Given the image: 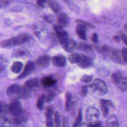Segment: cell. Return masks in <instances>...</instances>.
Listing matches in <instances>:
<instances>
[{
	"label": "cell",
	"mask_w": 127,
	"mask_h": 127,
	"mask_svg": "<svg viewBox=\"0 0 127 127\" xmlns=\"http://www.w3.org/2000/svg\"><path fill=\"white\" fill-rule=\"evenodd\" d=\"M42 18L46 22L49 23H53L54 21V16L52 14H45L42 15Z\"/></svg>",
	"instance_id": "f546056e"
},
{
	"label": "cell",
	"mask_w": 127,
	"mask_h": 127,
	"mask_svg": "<svg viewBox=\"0 0 127 127\" xmlns=\"http://www.w3.org/2000/svg\"><path fill=\"white\" fill-rule=\"evenodd\" d=\"M6 20L7 21V23H5L7 25V26H10V24H11V21H10V20H9V19H6Z\"/></svg>",
	"instance_id": "f6af8a7d"
},
{
	"label": "cell",
	"mask_w": 127,
	"mask_h": 127,
	"mask_svg": "<svg viewBox=\"0 0 127 127\" xmlns=\"http://www.w3.org/2000/svg\"><path fill=\"white\" fill-rule=\"evenodd\" d=\"M76 23L77 24L81 25L86 28H94V25L89 22H88L85 21H83L82 20H76Z\"/></svg>",
	"instance_id": "4316f807"
},
{
	"label": "cell",
	"mask_w": 127,
	"mask_h": 127,
	"mask_svg": "<svg viewBox=\"0 0 127 127\" xmlns=\"http://www.w3.org/2000/svg\"><path fill=\"white\" fill-rule=\"evenodd\" d=\"M112 58H113V59L116 60L117 62L124 61L122 56L121 52H120L118 50L114 49L112 51Z\"/></svg>",
	"instance_id": "d4e9b609"
},
{
	"label": "cell",
	"mask_w": 127,
	"mask_h": 127,
	"mask_svg": "<svg viewBox=\"0 0 127 127\" xmlns=\"http://www.w3.org/2000/svg\"><path fill=\"white\" fill-rule=\"evenodd\" d=\"M50 63V58L47 55H41L39 56L36 60V64L43 67L45 68L48 66Z\"/></svg>",
	"instance_id": "9c48e42d"
},
{
	"label": "cell",
	"mask_w": 127,
	"mask_h": 127,
	"mask_svg": "<svg viewBox=\"0 0 127 127\" xmlns=\"http://www.w3.org/2000/svg\"></svg>",
	"instance_id": "7dc6e473"
},
{
	"label": "cell",
	"mask_w": 127,
	"mask_h": 127,
	"mask_svg": "<svg viewBox=\"0 0 127 127\" xmlns=\"http://www.w3.org/2000/svg\"><path fill=\"white\" fill-rule=\"evenodd\" d=\"M86 28L85 27L77 24L75 28V32L78 37L83 40H86Z\"/></svg>",
	"instance_id": "4fadbf2b"
},
{
	"label": "cell",
	"mask_w": 127,
	"mask_h": 127,
	"mask_svg": "<svg viewBox=\"0 0 127 127\" xmlns=\"http://www.w3.org/2000/svg\"><path fill=\"white\" fill-rule=\"evenodd\" d=\"M98 50L99 52H100L102 54H109L111 51L110 47L107 45H102L99 49Z\"/></svg>",
	"instance_id": "4dcf8cb0"
},
{
	"label": "cell",
	"mask_w": 127,
	"mask_h": 127,
	"mask_svg": "<svg viewBox=\"0 0 127 127\" xmlns=\"http://www.w3.org/2000/svg\"><path fill=\"white\" fill-rule=\"evenodd\" d=\"M65 110L66 111H69L71 108L72 105V95L70 93L67 92L65 94Z\"/></svg>",
	"instance_id": "44dd1931"
},
{
	"label": "cell",
	"mask_w": 127,
	"mask_h": 127,
	"mask_svg": "<svg viewBox=\"0 0 127 127\" xmlns=\"http://www.w3.org/2000/svg\"><path fill=\"white\" fill-rule=\"evenodd\" d=\"M91 86L93 89L97 90L100 93L102 94H105L108 92L107 87L105 82L101 79H96Z\"/></svg>",
	"instance_id": "8992f818"
},
{
	"label": "cell",
	"mask_w": 127,
	"mask_h": 127,
	"mask_svg": "<svg viewBox=\"0 0 127 127\" xmlns=\"http://www.w3.org/2000/svg\"><path fill=\"white\" fill-rule=\"evenodd\" d=\"M48 6H49L54 12H58L61 10L60 4L57 1L53 0H48Z\"/></svg>",
	"instance_id": "d6986e66"
},
{
	"label": "cell",
	"mask_w": 127,
	"mask_h": 127,
	"mask_svg": "<svg viewBox=\"0 0 127 127\" xmlns=\"http://www.w3.org/2000/svg\"><path fill=\"white\" fill-rule=\"evenodd\" d=\"M64 2H65V3H67L68 1H69V0H63Z\"/></svg>",
	"instance_id": "bcb514c9"
},
{
	"label": "cell",
	"mask_w": 127,
	"mask_h": 127,
	"mask_svg": "<svg viewBox=\"0 0 127 127\" xmlns=\"http://www.w3.org/2000/svg\"><path fill=\"white\" fill-rule=\"evenodd\" d=\"M87 92H88V87H87V86L86 85H84V86H83L81 89H80V95L82 96V97H84L85 96L87 93Z\"/></svg>",
	"instance_id": "74e56055"
},
{
	"label": "cell",
	"mask_w": 127,
	"mask_h": 127,
	"mask_svg": "<svg viewBox=\"0 0 127 127\" xmlns=\"http://www.w3.org/2000/svg\"><path fill=\"white\" fill-rule=\"evenodd\" d=\"M121 52L123 61L127 63V48H123Z\"/></svg>",
	"instance_id": "d590c367"
},
{
	"label": "cell",
	"mask_w": 127,
	"mask_h": 127,
	"mask_svg": "<svg viewBox=\"0 0 127 127\" xmlns=\"http://www.w3.org/2000/svg\"><path fill=\"white\" fill-rule=\"evenodd\" d=\"M42 82L44 86H50L54 85L57 82V81L52 77H46L43 78Z\"/></svg>",
	"instance_id": "7402d4cb"
},
{
	"label": "cell",
	"mask_w": 127,
	"mask_h": 127,
	"mask_svg": "<svg viewBox=\"0 0 127 127\" xmlns=\"http://www.w3.org/2000/svg\"><path fill=\"white\" fill-rule=\"evenodd\" d=\"M8 112V105L3 101H0V117L5 116Z\"/></svg>",
	"instance_id": "603a6c76"
},
{
	"label": "cell",
	"mask_w": 127,
	"mask_h": 127,
	"mask_svg": "<svg viewBox=\"0 0 127 127\" xmlns=\"http://www.w3.org/2000/svg\"><path fill=\"white\" fill-rule=\"evenodd\" d=\"M81 55L76 53H72L68 56V60L71 64H77L81 59Z\"/></svg>",
	"instance_id": "ac0fdd59"
},
{
	"label": "cell",
	"mask_w": 127,
	"mask_h": 127,
	"mask_svg": "<svg viewBox=\"0 0 127 127\" xmlns=\"http://www.w3.org/2000/svg\"><path fill=\"white\" fill-rule=\"evenodd\" d=\"M100 103L102 105H105L106 106H110V107H113V103L111 101L109 100L106 99H100Z\"/></svg>",
	"instance_id": "836d02e7"
},
{
	"label": "cell",
	"mask_w": 127,
	"mask_h": 127,
	"mask_svg": "<svg viewBox=\"0 0 127 127\" xmlns=\"http://www.w3.org/2000/svg\"><path fill=\"white\" fill-rule=\"evenodd\" d=\"M8 112L14 116L20 115L22 113V106L21 103L18 99H12L8 105Z\"/></svg>",
	"instance_id": "7a4b0ae2"
},
{
	"label": "cell",
	"mask_w": 127,
	"mask_h": 127,
	"mask_svg": "<svg viewBox=\"0 0 127 127\" xmlns=\"http://www.w3.org/2000/svg\"><path fill=\"white\" fill-rule=\"evenodd\" d=\"M102 123L100 122H96L94 123H90L87 127H101Z\"/></svg>",
	"instance_id": "60d3db41"
},
{
	"label": "cell",
	"mask_w": 127,
	"mask_h": 127,
	"mask_svg": "<svg viewBox=\"0 0 127 127\" xmlns=\"http://www.w3.org/2000/svg\"><path fill=\"white\" fill-rule=\"evenodd\" d=\"M78 66L81 68H87L93 65L92 59L84 54H81V59L77 63Z\"/></svg>",
	"instance_id": "52a82bcc"
},
{
	"label": "cell",
	"mask_w": 127,
	"mask_h": 127,
	"mask_svg": "<svg viewBox=\"0 0 127 127\" xmlns=\"http://www.w3.org/2000/svg\"><path fill=\"white\" fill-rule=\"evenodd\" d=\"M63 125L64 127H67L68 122H67V119L66 117H64L63 119Z\"/></svg>",
	"instance_id": "7bdbcfd3"
},
{
	"label": "cell",
	"mask_w": 127,
	"mask_h": 127,
	"mask_svg": "<svg viewBox=\"0 0 127 127\" xmlns=\"http://www.w3.org/2000/svg\"><path fill=\"white\" fill-rule=\"evenodd\" d=\"M101 109L102 111V114L104 117H106L109 113V109L105 105H101Z\"/></svg>",
	"instance_id": "8d00e7d4"
},
{
	"label": "cell",
	"mask_w": 127,
	"mask_h": 127,
	"mask_svg": "<svg viewBox=\"0 0 127 127\" xmlns=\"http://www.w3.org/2000/svg\"><path fill=\"white\" fill-rule=\"evenodd\" d=\"M81 121H82V111H81V110L80 109L78 111V114L76 116V118L75 119V121L73 124V127H77L80 123Z\"/></svg>",
	"instance_id": "83f0119b"
},
{
	"label": "cell",
	"mask_w": 127,
	"mask_h": 127,
	"mask_svg": "<svg viewBox=\"0 0 127 127\" xmlns=\"http://www.w3.org/2000/svg\"><path fill=\"white\" fill-rule=\"evenodd\" d=\"M58 24L62 27L67 26L69 23V20L67 15L64 12H60L57 15Z\"/></svg>",
	"instance_id": "30bf717a"
},
{
	"label": "cell",
	"mask_w": 127,
	"mask_h": 127,
	"mask_svg": "<svg viewBox=\"0 0 127 127\" xmlns=\"http://www.w3.org/2000/svg\"><path fill=\"white\" fill-rule=\"evenodd\" d=\"M77 46L76 42L72 39L69 38L67 42L63 46L64 49L67 52H72Z\"/></svg>",
	"instance_id": "9a60e30c"
},
{
	"label": "cell",
	"mask_w": 127,
	"mask_h": 127,
	"mask_svg": "<svg viewBox=\"0 0 127 127\" xmlns=\"http://www.w3.org/2000/svg\"><path fill=\"white\" fill-rule=\"evenodd\" d=\"M54 114V109L52 107L49 106L47 107L46 113V127H54V123L52 119V116Z\"/></svg>",
	"instance_id": "ba28073f"
},
{
	"label": "cell",
	"mask_w": 127,
	"mask_h": 127,
	"mask_svg": "<svg viewBox=\"0 0 127 127\" xmlns=\"http://www.w3.org/2000/svg\"><path fill=\"white\" fill-rule=\"evenodd\" d=\"M92 76L89 75H84L81 78V80L84 82H89L92 80Z\"/></svg>",
	"instance_id": "e575fe53"
},
{
	"label": "cell",
	"mask_w": 127,
	"mask_h": 127,
	"mask_svg": "<svg viewBox=\"0 0 127 127\" xmlns=\"http://www.w3.org/2000/svg\"><path fill=\"white\" fill-rule=\"evenodd\" d=\"M99 117V111L94 107H88L86 111L85 117L86 120L90 123L97 122Z\"/></svg>",
	"instance_id": "277c9868"
},
{
	"label": "cell",
	"mask_w": 127,
	"mask_h": 127,
	"mask_svg": "<svg viewBox=\"0 0 127 127\" xmlns=\"http://www.w3.org/2000/svg\"><path fill=\"white\" fill-rule=\"evenodd\" d=\"M120 37L118 36H117V35H115L113 37V39L115 41L117 42H119L120 41Z\"/></svg>",
	"instance_id": "ee69618b"
},
{
	"label": "cell",
	"mask_w": 127,
	"mask_h": 127,
	"mask_svg": "<svg viewBox=\"0 0 127 127\" xmlns=\"http://www.w3.org/2000/svg\"><path fill=\"white\" fill-rule=\"evenodd\" d=\"M107 127H119V124L117 117L115 115H111L106 122Z\"/></svg>",
	"instance_id": "2e32d148"
},
{
	"label": "cell",
	"mask_w": 127,
	"mask_h": 127,
	"mask_svg": "<svg viewBox=\"0 0 127 127\" xmlns=\"http://www.w3.org/2000/svg\"><path fill=\"white\" fill-rule=\"evenodd\" d=\"M114 83L121 90H127V77H125L121 75Z\"/></svg>",
	"instance_id": "7c38bea8"
},
{
	"label": "cell",
	"mask_w": 127,
	"mask_h": 127,
	"mask_svg": "<svg viewBox=\"0 0 127 127\" xmlns=\"http://www.w3.org/2000/svg\"><path fill=\"white\" fill-rule=\"evenodd\" d=\"M52 62L54 66L61 67L66 64V59L65 57L63 55H57L52 58Z\"/></svg>",
	"instance_id": "8fae6325"
},
{
	"label": "cell",
	"mask_w": 127,
	"mask_h": 127,
	"mask_svg": "<svg viewBox=\"0 0 127 127\" xmlns=\"http://www.w3.org/2000/svg\"><path fill=\"white\" fill-rule=\"evenodd\" d=\"M22 88L23 86H20L16 84H11L7 87L6 94L12 99L21 98Z\"/></svg>",
	"instance_id": "3957f363"
},
{
	"label": "cell",
	"mask_w": 127,
	"mask_h": 127,
	"mask_svg": "<svg viewBox=\"0 0 127 127\" xmlns=\"http://www.w3.org/2000/svg\"><path fill=\"white\" fill-rule=\"evenodd\" d=\"M55 127H60L61 126V116L58 112H56L54 116Z\"/></svg>",
	"instance_id": "f1b7e54d"
},
{
	"label": "cell",
	"mask_w": 127,
	"mask_h": 127,
	"mask_svg": "<svg viewBox=\"0 0 127 127\" xmlns=\"http://www.w3.org/2000/svg\"><path fill=\"white\" fill-rule=\"evenodd\" d=\"M23 67V64L20 62H14L11 66V70L14 73H19Z\"/></svg>",
	"instance_id": "ffe728a7"
},
{
	"label": "cell",
	"mask_w": 127,
	"mask_h": 127,
	"mask_svg": "<svg viewBox=\"0 0 127 127\" xmlns=\"http://www.w3.org/2000/svg\"><path fill=\"white\" fill-rule=\"evenodd\" d=\"M91 40L94 43H97L98 42V36L96 33H94L92 37H91Z\"/></svg>",
	"instance_id": "b9f144b4"
},
{
	"label": "cell",
	"mask_w": 127,
	"mask_h": 127,
	"mask_svg": "<svg viewBox=\"0 0 127 127\" xmlns=\"http://www.w3.org/2000/svg\"><path fill=\"white\" fill-rule=\"evenodd\" d=\"M119 34L120 36V37L121 39V40L126 44V45L127 46V36H126L123 32L121 31L119 32Z\"/></svg>",
	"instance_id": "f35d334b"
},
{
	"label": "cell",
	"mask_w": 127,
	"mask_h": 127,
	"mask_svg": "<svg viewBox=\"0 0 127 127\" xmlns=\"http://www.w3.org/2000/svg\"><path fill=\"white\" fill-rule=\"evenodd\" d=\"M35 64L32 61H28L24 68V70L18 76L17 78V79H20L23 78H25L27 76L31 74L35 69Z\"/></svg>",
	"instance_id": "5b68a950"
},
{
	"label": "cell",
	"mask_w": 127,
	"mask_h": 127,
	"mask_svg": "<svg viewBox=\"0 0 127 127\" xmlns=\"http://www.w3.org/2000/svg\"><path fill=\"white\" fill-rule=\"evenodd\" d=\"M25 55V52L24 50H19L16 51L14 53V56L16 57H21Z\"/></svg>",
	"instance_id": "ab89813d"
},
{
	"label": "cell",
	"mask_w": 127,
	"mask_h": 127,
	"mask_svg": "<svg viewBox=\"0 0 127 127\" xmlns=\"http://www.w3.org/2000/svg\"><path fill=\"white\" fill-rule=\"evenodd\" d=\"M0 127H11L10 121L5 116L0 117Z\"/></svg>",
	"instance_id": "cb8c5ba5"
},
{
	"label": "cell",
	"mask_w": 127,
	"mask_h": 127,
	"mask_svg": "<svg viewBox=\"0 0 127 127\" xmlns=\"http://www.w3.org/2000/svg\"><path fill=\"white\" fill-rule=\"evenodd\" d=\"M37 4L42 8L48 6V0H36Z\"/></svg>",
	"instance_id": "1f68e13d"
},
{
	"label": "cell",
	"mask_w": 127,
	"mask_h": 127,
	"mask_svg": "<svg viewBox=\"0 0 127 127\" xmlns=\"http://www.w3.org/2000/svg\"><path fill=\"white\" fill-rule=\"evenodd\" d=\"M77 48L86 53L89 54L92 52V47L87 43L83 42L79 43L77 45Z\"/></svg>",
	"instance_id": "e0dca14e"
},
{
	"label": "cell",
	"mask_w": 127,
	"mask_h": 127,
	"mask_svg": "<svg viewBox=\"0 0 127 127\" xmlns=\"http://www.w3.org/2000/svg\"><path fill=\"white\" fill-rule=\"evenodd\" d=\"M39 81L37 78H31L26 81L24 87L29 90H34L39 86Z\"/></svg>",
	"instance_id": "5bb4252c"
},
{
	"label": "cell",
	"mask_w": 127,
	"mask_h": 127,
	"mask_svg": "<svg viewBox=\"0 0 127 127\" xmlns=\"http://www.w3.org/2000/svg\"><path fill=\"white\" fill-rule=\"evenodd\" d=\"M56 97V94L54 92L49 93L47 96H45V101L49 102L53 101Z\"/></svg>",
	"instance_id": "d6a6232c"
},
{
	"label": "cell",
	"mask_w": 127,
	"mask_h": 127,
	"mask_svg": "<svg viewBox=\"0 0 127 127\" xmlns=\"http://www.w3.org/2000/svg\"><path fill=\"white\" fill-rule=\"evenodd\" d=\"M31 38L27 34H21L17 36L2 41L0 42V47L4 48H10L15 46L21 45L28 42Z\"/></svg>",
	"instance_id": "6da1fadb"
},
{
	"label": "cell",
	"mask_w": 127,
	"mask_h": 127,
	"mask_svg": "<svg viewBox=\"0 0 127 127\" xmlns=\"http://www.w3.org/2000/svg\"><path fill=\"white\" fill-rule=\"evenodd\" d=\"M45 101V95L43 94L39 97L36 102V106L39 110L42 111L43 109L44 104Z\"/></svg>",
	"instance_id": "484cf974"
}]
</instances>
